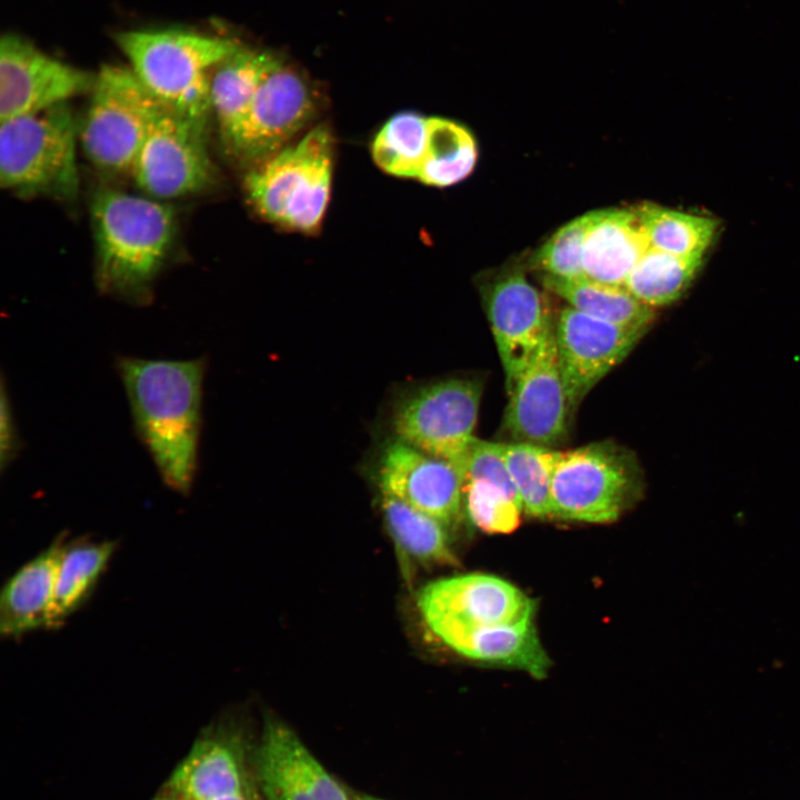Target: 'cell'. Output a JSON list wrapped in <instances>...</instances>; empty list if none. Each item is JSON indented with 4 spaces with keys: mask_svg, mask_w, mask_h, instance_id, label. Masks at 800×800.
Returning a JSON list of instances; mask_svg holds the SVG:
<instances>
[{
    "mask_svg": "<svg viewBox=\"0 0 800 800\" xmlns=\"http://www.w3.org/2000/svg\"><path fill=\"white\" fill-rule=\"evenodd\" d=\"M206 362L119 357L133 426L166 486L188 494L198 463Z\"/></svg>",
    "mask_w": 800,
    "mask_h": 800,
    "instance_id": "6da1fadb",
    "label": "cell"
},
{
    "mask_svg": "<svg viewBox=\"0 0 800 800\" xmlns=\"http://www.w3.org/2000/svg\"><path fill=\"white\" fill-rule=\"evenodd\" d=\"M98 288L143 298L160 270L176 230V212L164 201L102 189L90 203Z\"/></svg>",
    "mask_w": 800,
    "mask_h": 800,
    "instance_id": "7a4b0ae2",
    "label": "cell"
},
{
    "mask_svg": "<svg viewBox=\"0 0 800 800\" xmlns=\"http://www.w3.org/2000/svg\"><path fill=\"white\" fill-rule=\"evenodd\" d=\"M116 42L130 69L166 109L207 128L209 71L242 46L233 39L186 30H129Z\"/></svg>",
    "mask_w": 800,
    "mask_h": 800,
    "instance_id": "3957f363",
    "label": "cell"
},
{
    "mask_svg": "<svg viewBox=\"0 0 800 800\" xmlns=\"http://www.w3.org/2000/svg\"><path fill=\"white\" fill-rule=\"evenodd\" d=\"M334 139L324 124L256 164L244 177L251 207L264 220L312 234L324 219L331 194Z\"/></svg>",
    "mask_w": 800,
    "mask_h": 800,
    "instance_id": "277c9868",
    "label": "cell"
},
{
    "mask_svg": "<svg viewBox=\"0 0 800 800\" xmlns=\"http://www.w3.org/2000/svg\"><path fill=\"white\" fill-rule=\"evenodd\" d=\"M0 122L1 187L24 198L73 201L79 136L68 103Z\"/></svg>",
    "mask_w": 800,
    "mask_h": 800,
    "instance_id": "5b68a950",
    "label": "cell"
},
{
    "mask_svg": "<svg viewBox=\"0 0 800 800\" xmlns=\"http://www.w3.org/2000/svg\"><path fill=\"white\" fill-rule=\"evenodd\" d=\"M90 92L78 127L83 153L104 173H130L161 104L128 67H101Z\"/></svg>",
    "mask_w": 800,
    "mask_h": 800,
    "instance_id": "8992f818",
    "label": "cell"
},
{
    "mask_svg": "<svg viewBox=\"0 0 800 800\" xmlns=\"http://www.w3.org/2000/svg\"><path fill=\"white\" fill-rule=\"evenodd\" d=\"M641 483L634 456L614 443L558 451L550 489L552 517L612 522L637 498Z\"/></svg>",
    "mask_w": 800,
    "mask_h": 800,
    "instance_id": "52a82bcc",
    "label": "cell"
},
{
    "mask_svg": "<svg viewBox=\"0 0 800 800\" xmlns=\"http://www.w3.org/2000/svg\"><path fill=\"white\" fill-rule=\"evenodd\" d=\"M481 393V382L468 378L442 379L406 391L392 409L394 438L449 462L460 474L476 438Z\"/></svg>",
    "mask_w": 800,
    "mask_h": 800,
    "instance_id": "ba28073f",
    "label": "cell"
},
{
    "mask_svg": "<svg viewBox=\"0 0 800 800\" xmlns=\"http://www.w3.org/2000/svg\"><path fill=\"white\" fill-rule=\"evenodd\" d=\"M130 174L146 196L161 201L202 191L213 178L206 128L161 106Z\"/></svg>",
    "mask_w": 800,
    "mask_h": 800,
    "instance_id": "9c48e42d",
    "label": "cell"
},
{
    "mask_svg": "<svg viewBox=\"0 0 800 800\" xmlns=\"http://www.w3.org/2000/svg\"><path fill=\"white\" fill-rule=\"evenodd\" d=\"M162 793L174 800H263L242 736L224 723L202 730Z\"/></svg>",
    "mask_w": 800,
    "mask_h": 800,
    "instance_id": "30bf717a",
    "label": "cell"
},
{
    "mask_svg": "<svg viewBox=\"0 0 800 800\" xmlns=\"http://www.w3.org/2000/svg\"><path fill=\"white\" fill-rule=\"evenodd\" d=\"M96 74L62 62L21 36L0 41V121L37 113L91 91Z\"/></svg>",
    "mask_w": 800,
    "mask_h": 800,
    "instance_id": "8fae6325",
    "label": "cell"
},
{
    "mask_svg": "<svg viewBox=\"0 0 800 800\" xmlns=\"http://www.w3.org/2000/svg\"><path fill=\"white\" fill-rule=\"evenodd\" d=\"M314 110L308 81L280 59L261 81L228 149L241 160L257 164L283 149L310 121Z\"/></svg>",
    "mask_w": 800,
    "mask_h": 800,
    "instance_id": "7c38bea8",
    "label": "cell"
},
{
    "mask_svg": "<svg viewBox=\"0 0 800 800\" xmlns=\"http://www.w3.org/2000/svg\"><path fill=\"white\" fill-rule=\"evenodd\" d=\"M483 294L509 392L539 353L554 323L542 296L520 269L500 273Z\"/></svg>",
    "mask_w": 800,
    "mask_h": 800,
    "instance_id": "4fadbf2b",
    "label": "cell"
},
{
    "mask_svg": "<svg viewBox=\"0 0 800 800\" xmlns=\"http://www.w3.org/2000/svg\"><path fill=\"white\" fill-rule=\"evenodd\" d=\"M646 332L592 318L570 306L561 310L554 336L570 410L628 356Z\"/></svg>",
    "mask_w": 800,
    "mask_h": 800,
    "instance_id": "5bb4252c",
    "label": "cell"
},
{
    "mask_svg": "<svg viewBox=\"0 0 800 800\" xmlns=\"http://www.w3.org/2000/svg\"><path fill=\"white\" fill-rule=\"evenodd\" d=\"M377 480L381 493L434 518L447 528L461 519L463 481L444 460L393 438L380 452Z\"/></svg>",
    "mask_w": 800,
    "mask_h": 800,
    "instance_id": "9a60e30c",
    "label": "cell"
},
{
    "mask_svg": "<svg viewBox=\"0 0 800 800\" xmlns=\"http://www.w3.org/2000/svg\"><path fill=\"white\" fill-rule=\"evenodd\" d=\"M508 396L503 427L513 440L550 448L566 437L570 406L554 327Z\"/></svg>",
    "mask_w": 800,
    "mask_h": 800,
    "instance_id": "2e32d148",
    "label": "cell"
},
{
    "mask_svg": "<svg viewBox=\"0 0 800 800\" xmlns=\"http://www.w3.org/2000/svg\"><path fill=\"white\" fill-rule=\"evenodd\" d=\"M263 800H353L287 724L267 720L252 752Z\"/></svg>",
    "mask_w": 800,
    "mask_h": 800,
    "instance_id": "e0dca14e",
    "label": "cell"
},
{
    "mask_svg": "<svg viewBox=\"0 0 800 800\" xmlns=\"http://www.w3.org/2000/svg\"><path fill=\"white\" fill-rule=\"evenodd\" d=\"M417 604L424 621L503 626L534 616V602L512 583L487 573L443 578L426 584Z\"/></svg>",
    "mask_w": 800,
    "mask_h": 800,
    "instance_id": "ac0fdd59",
    "label": "cell"
},
{
    "mask_svg": "<svg viewBox=\"0 0 800 800\" xmlns=\"http://www.w3.org/2000/svg\"><path fill=\"white\" fill-rule=\"evenodd\" d=\"M449 648L489 664L520 669L533 678L548 674L551 661L543 649L533 616L503 626H469L446 619L424 621Z\"/></svg>",
    "mask_w": 800,
    "mask_h": 800,
    "instance_id": "d6986e66",
    "label": "cell"
},
{
    "mask_svg": "<svg viewBox=\"0 0 800 800\" xmlns=\"http://www.w3.org/2000/svg\"><path fill=\"white\" fill-rule=\"evenodd\" d=\"M67 536H58L46 549L21 566L0 593V633L17 639L50 630L56 580Z\"/></svg>",
    "mask_w": 800,
    "mask_h": 800,
    "instance_id": "ffe728a7",
    "label": "cell"
},
{
    "mask_svg": "<svg viewBox=\"0 0 800 800\" xmlns=\"http://www.w3.org/2000/svg\"><path fill=\"white\" fill-rule=\"evenodd\" d=\"M583 244L584 277L623 286L629 273L650 248L634 208L589 212Z\"/></svg>",
    "mask_w": 800,
    "mask_h": 800,
    "instance_id": "44dd1931",
    "label": "cell"
},
{
    "mask_svg": "<svg viewBox=\"0 0 800 800\" xmlns=\"http://www.w3.org/2000/svg\"><path fill=\"white\" fill-rule=\"evenodd\" d=\"M280 60L276 54L241 47L214 68L210 80L211 112L229 148L266 74Z\"/></svg>",
    "mask_w": 800,
    "mask_h": 800,
    "instance_id": "7402d4cb",
    "label": "cell"
},
{
    "mask_svg": "<svg viewBox=\"0 0 800 800\" xmlns=\"http://www.w3.org/2000/svg\"><path fill=\"white\" fill-rule=\"evenodd\" d=\"M114 550L116 542L110 540L67 541L57 573L50 630L60 628L88 601Z\"/></svg>",
    "mask_w": 800,
    "mask_h": 800,
    "instance_id": "603a6c76",
    "label": "cell"
},
{
    "mask_svg": "<svg viewBox=\"0 0 800 800\" xmlns=\"http://www.w3.org/2000/svg\"><path fill=\"white\" fill-rule=\"evenodd\" d=\"M543 286L564 299L570 307L610 323L648 330L653 308L638 300L624 286H612L586 277L561 279L542 276Z\"/></svg>",
    "mask_w": 800,
    "mask_h": 800,
    "instance_id": "cb8c5ba5",
    "label": "cell"
},
{
    "mask_svg": "<svg viewBox=\"0 0 800 800\" xmlns=\"http://www.w3.org/2000/svg\"><path fill=\"white\" fill-rule=\"evenodd\" d=\"M478 159L472 133L452 120L429 117L428 139L417 180L430 187H450L466 179Z\"/></svg>",
    "mask_w": 800,
    "mask_h": 800,
    "instance_id": "d4e9b609",
    "label": "cell"
},
{
    "mask_svg": "<svg viewBox=\"0 0 800 800\" xmlns=\"http://www.w3.org/2000/svg\"><path fill=\"white\" fill-rule=\"evenodd\" d=\"M650 248L679 256L703 257L717 232L718 221L643 203L634 207Z\"/></svg>",
    "mask_w": 800,
    "mask_h": 800,
    "instance_id": "484cf974",
    "label": "cell"
},
{
    "mask_svg": "<svg viewBox=\"0 0 800 800\" xmlns=\"http://www.w3.org/2000/svg\"><path fill=\"white\" fill-rule=\"evenodd\" d=\"M702 261L703 257H679L649 248L623 286L644 304L663 307L683 296Z\"/></svg>",
    "mask_w": 800,
    "mask_h": 800,
    "instance_id": "4316f807",
    "label": "cell"
},
{
    "mask_svg": "<svg viewBox=\"0 0 800 800\" xmlns=\"http://www.w3.org/2000/svg\"><path fill=\"white\" fill-rule=\"evenodd\" d=\"M429 117L413 111L391 116L371 142L374 163L386 173L417 179L428 139Z\"/></svg>",
    "mask_w": 800,
    "mask_h": 800,
    "instance_id": "83f0119b",
    "label": "cell"
},
{
    "mask_svg": "<svg viewBox=\"0 0 800 800\" xmlns=\"http://www.w3.org/2000/svg\"><path fill=\"white\" fill-rule=\"evenodd\" d=\"M381 498L386 522L402 551L424 563L457 562L441 522L390 496Z\"/></svg>",
    "mask_w": 800,
    "mask_h": 800,
    "instance_id": "f1b7e54d",
    "label": "cell"
},
{
    "mask_svg": "<svg viewBox=\"0 0 800 800\" xmlns=\"http://www.w3.org/2000/svg\"><path fill=\"white\" fill-rule=\"evenodd\" d=\"M499 449L522 511L537 518L552 517L550 489L558 451L524 442L499 443Z\"/></svg>",
    "mask_w": 800,
    "mask_h": 800,
    "instance_id": "f546056e",
    "label": "cell"
},
{
    "mask_svg": "<svg viewBox=\"0 0 800 800\" xmlns=\"http://www.w3.org/2000/svg\"><path fill=\"white\" fill-rule=\"evenodd\" d=\"M463 497L471 522L483 532L510 533L520 523L521 503L489 481L466 482Z\"/></svg>",
    "mask_w": 800,
    "mask_h": 800,
    "instance_id": "4dcf8cb0",
    "label": "cell"
},
{
    "mask_svg": "<svg viewBox=\"0 0 800 800\" xmlns=\"http://www.w3.org/2000/svg\"><path fill=\"white\" fill-rule=\"evenodd\" d=\"M588 223V213L571 220L538 249L532 263L542 276L561 279L584 277L582 258Z\"/></svg>",
    "mask_w": 800,
    "mask_h": 800,
    "instance_id": "1f68e13d",
    "label": "cell"
},
{
    "mask_svg": "<svg viewBox=\"0 0 800 800\" xmlns=\"http://www.w3.org/2000/svg\"><path fill=\"white\" fill-rule=\"evenodd\" d=\"M460 474L463 484L471 480L489 481L502 488L521 503L498 442L474 438L468 449Z\"/></svg>",
    "mask_w": 800,
    "mask_h": 800,
    "instance_id": "d6a6232c",
    "label": "cell"
},
{
    "mask_svg": "<svg viewBox=\"0 0 800 800\" xmlns=\"http://www.w3.org/2000/svg\"><path fill=\"white\" fill-rule=\"evenodd\" d=\"M20 449L12 407L6 389L4 379L1 381L0 406V470L3 472L16 459Z\"/></svg>",
    "mask_w": 800,
    "mask_h": 800,
    "instance_id": "836d02e7",
    "label": "cell"
},
{
    "mask_svg": "<svg viewBox=\"0 0 800 800\" xmlns=\"http://www.w3.org/2000/svg\"><path fill=\"white\" fill-rule=\"evenodd\" d=\"M352 798H353V800H382V799H379V798H376V797H372L369 794H363V793L352 794Z\"/></svg>",
    "mask_w": 800,
    "mask_h": 800,
    "instance_id": "e575fe53",
    "label": "cell"
},
{
    "mask_svg": "<svg viewBox=\"0 0 800 800\" xmlns=\"http://www.w3.org/2000/svg\"><path fill=\"white\" fill-rule=\"evenodd\" d=\"M153 800H174L170 798L169 796L161 793L159 797L154 798Z\"/></svg>",
    "mask_w": 800,
    "mask_h": 800,
    "instance_id": "d590c367",
    "label": "cell"
}]
</instances>
